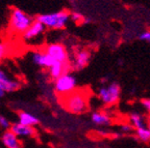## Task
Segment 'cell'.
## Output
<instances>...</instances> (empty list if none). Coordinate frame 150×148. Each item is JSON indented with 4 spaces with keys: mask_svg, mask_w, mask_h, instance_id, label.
<instances>
[{
    "mask_svg": "<svg viewBox=\"0 0 150 148\" xmlns=\"http://www.w3.org/2000/svg\"><path fill=\"white\" fill-rule=\"evenodd\" d=\"M62 98L63 107L72 114H82L89 109V93L86 90L75 89Z\"/></svg>",
    "mask_w": 150,
    "mask_h": 148,
    "instance_id": "obj_1",
    "label": "cell"
},
{
    "mask_svg": "<svg viewBox=\"0 0 150 148\" xmlns=\"http://www.w3.org/2000/svg\"><path fill=\"white\" fill-rule=\"evenodd\" d=\"M37 20L42 22L45 27L53 30L64 29L67 26L70 20V14L67 10H59V12L48 13L37 17Z\"/></svg>",
    "mask_w": 150,
    "mask_h": 148,
    "instance_id": "obj_2",
    "label": "cell"
},
{
    "mask_svg": "<svg viewBox=\"0 0 150 148\" xmlns=\"http://www.w3.org/2000/svg\"><path fill=\"white\" fill-rule=\"evenodd\" d=\"M33 20L28 14L20 8H13L9 14V28L15 33L23 34L30 25Z\"/></svg>",
    "mask_w": 150,
    "mask_h": 148,
    "instance_id": "obj_3",
    "label": "cell"
},
{
    "mask_svg": "<svg viewBox=\"0 0 150 148\" xmlns=\"http://www.w3.org/2000/svg\"><path fill=\"white\" fill-rule=\"evenodd\" d=\"M77 80L70 72L62 75L59 78L54 80V90L61 96L69 94L76 89Z\"/></svg>",
    "mask_w": 150,
    "mask_h": 148,
    "instance_id": "obj_4",
    "label": "cell"
},
{
    "mask_svg": "<svg viewBox=\"0 0 150 148\" xmlns=\"http://www.w3.org/2000/svg\"><path fill=\"white\" fill-rule=\"evenodd\" d=\"M120 94H121V88L119 84L116 82L102 86L99 88L98 96L100 101L106 106H112L119 102Z\"/></svg>",
    "mask_w": 150,
    "mask_h": 148,
    "instance_id": "obj_5",
    "label": "cell"
},
{
    "mask_svg": "<svg viewBox=\"0 0 150 148\" xmlns=\"http://www.w3.org/2000/svg\"><path fill=\"white\" fill-rule=\"evenodd\" d=\"M21 87V82L17 78L11 76L5 68L0 67V88L5 93L15 92Z\"/></svg>",
    "mask_w": 150,
    "mask_h": 148,
    "instance_id": "obj_6",
    "label": "cell"
},
{
    "mask_svg": "<svg viewBox=\"0 0 150 148\" xmlns=\"http://www.w3.org/2000/svg\"><path fill=\"white\" fill-rule=\"evenodd\" d=\"M45 51L56 62L69 63V53L64 45L59 44V43L49 44L45 48Z\"/></svg>",
    "mask_w": 150,
    "mask_h": 148,
    "instance_id": "obj_7",
    "label": "cell"
},
{
    "mask_svg": "<svg viewBox=\"0 0 150 148\" xmlns=\"http://www.w3.org/2000/svg\"><path fill=\"white\" fill-rule=\"evenodd\" d=\"M91 59V53L88 50H79L75 53L72 61H71V70L81 71L87 66Z\"/></svg>",
    "mask_w": 150,
    "mask_h": 148,
    "instance_id": "obj_8",
    "label": "cell"
},
{
    "mask_svg": "<svg viewBox=\"0 0 150 148\" xmlns=\"http://www.w3.org/2000/svg\"><path fill=\"white\" fill-rule=\"evenodd\" d=\"M30 59L35 65L40 67H43V68H49L52 64L56 62L53 58L50 57L47 52L45 51H33V53L30 54Z\"/></svg>",
    "mask_w": 150,
    "mask_h": 148,
    "instance_id": "obj_9",
    "label": "cell"
},
{
    "mask_svg": "<svg viewBox=\"0 0 150 148\" xmlns=\"http://www.w3.org/2000/svg\"><path fill=\"white\" fill-rule=\"evenodd\" d=\"M45 29H46V27L42 22H40L39 20H35L33 23L30 25V27L22 34V36H23V39L25 42H33L38 37H40L41 35H43V33L45 32Z\"/></svg>",
    "mask_w": 150,
    "mask_h": 148,
    "instance_id": "obj_10",
    "label": "cell"
},
{
    "mask_svg": "<svg viewBox=\"0 0 150 148\" xmlns=\"http://www.w3.org/2000/svg\"><path fill=\"white\" fill-rule=\"evenodd\" d=\"M1 143L5 148H22L21 139L11 130L4 131L1 135Z\"/></svg>",
    "mask_w": 150,
    "mask_h": 148,
    "instance_id": "obj_11",
    "label": "cell"
},
{
    "mask_svg": "<svg viewBox=\"0 0 150 148\" xmlns=\"http://www.w3.org/2000/svg\"><path fill=\"white\" fill-rule=\"evenodd\" d=\"M11 131L17 135L20 139H25V138H30L35 135L33 126L22 124L20 122H15L11 126Z\"/></svg>",
    "mask_w": 150,
    "mask_h": 148,
    "instance_id": "obj_12",
    "label": "cell"
},
{
    "mask_svg": "<svg viewBox=\"0 0 150 148\" xmlns=\"http://www.w3.org/2000/svg\"><path fill=\"white\" fill-rule=\"evenodd\" d=\"M71 70L70 62L69 63H63V62H55L54 64H52L51 66L48 68V73L51 79L56 80L57 78L62 76V75L69 73V71Z\"/></svg>",
    "mask_w": 150,
    "mask_h": 148,
    "instance_id": "obj_13",
    "label": "cell"
},
{
    "mask_svg": "<svg viewBox=\"0 0 150 148\" xmlns=\"http://www.w3.org/2000/svg\"><path fill=\"white\" fill-rule=\"evenodd\" d=\"M18 122L25 125H29V126H35L37 124H39L40 120L35 114L27 111H21L18 114Z\"/></svg>",
    "mask_w": 150,
    "mask_h": 148,
    "instance_id": "obj_14",
    "label": "cell"
},
{
    "mask_svg": "<svg viewBox=\"0 0 150 148\" xmlns=\"http://www.w3.org/2000/svg\"><path fill=\"white\" fill-rule=\"evenodd\" d=\"M91 120L94 124L99 125V126H108L112 123V119L108 114L99 111L92 113Z\"/></svg>",
    "mask_w": 150,
    "mask_h": 148,
    "instance_id": "obj_15",
    "label": "cell"
},
{
    "mask_svg": "<svg viewBox=\"0 0 150 148\" xmlns=\"http://www.w3.org/2000/svg\"><path fill=\"white\" fill-rule=\"evenodd\" d=\"M129 120H130V124L136 130L140 128V127L147 126V119L144 117L143 114L139 113V112H132L129 115Z\"/></svg>",
    "mask_w": 150,
    "mask_h": 148,
    "instance_id": "obj_16",
    "label": "cell"
},
{
    "mask_svg": "<svg viewBox=\"0 0 150 148\" xmlns=\"http://www.w3.org/2000/svg\"><path fill=\"white\" fill-rule=\"evenodd\" d=\"M136 135L141 141L143 142H148L150 141V131L147 126L140 127L136 130Z\"/></svg>",
    "mask_w": 150,
    "mask_h": 148,
    "instance_id": "obj_17",
    "label": "cell"
},
{
    "mask_svg": "<svg viewBox=\"0 0 150 148\" xmlns=\"http://www.w3.org/2000/svg\"><path fill=\"white\" fill-rule=\"evenodd\" d=\"M12 124L13 123H11V121H9L4 115H1V114H0V128H2V130H4V131L11 130Z\"/></svg>",
    "mask_w": 150,
    "mask_h": 148,
    "instance_id": "obj_18",
    "label": "cell"
},
{
    "mask_svg": "<svg viewBox=\"0 0 150 148\" xmlns=\"http://www.w3.org/2000/svg\"><path fill=\"white\" fill-rule=\"evenodd\" d=\"M70 19L74 23H84V17L77 12H74L70 14Z\"/></svg>",
    "mask_w": 150,
    "mask_h": 148,
    "instance_id": "obj_19",
    "label": "cell"
},
{
    "mask_svg": "<svg viewBox=\"0 0 150 148\" xmlns=\"http://www.w3.org/2000/svg\"><path fill=\"white\" fill-rule=\"evenodd\" d=\"M7 54V45L5 43L0 40V60H2L3 58Z\"/></svg>",
    "mask_w": 150,
    "mask_h": 148,
    "instance_id": "obj_20",
    "label": "cell"
},
{
    "mask_svg": "<svg viewBox=\"0 0 150 148\" xmlns=\"http://www.w3.org/2000/svg\"><path fill=\"white\" fill-rule=\"evenodd\" d=\"M141 105L146 110V112L150 114V98H143L141 101Z\"/></svg>",
    "mask_w": 150,
    "mask_h": 148,
    "instance_id": "obj_21",
    "label": "cell"
},
{
    "mask_svg": "<svg viewBox=\"0 0 150 148\" xmlns=\"http://www.w3.org/2000/svg\"><path fill=\"white\" fill-rule=\"evenodd\" d=\"M139 38L141 40H143V42L150 43V31H144L143 33H141Z\"/></svg>",
    "mask_w": 150,
    "mask_h": 148,
    "instance_id": "obj_22",
    "label": "cell"
},
{
    "mask_svg": "<svg viewBox=\"0 0 150 148\" xmlns=\"http://www.w3.org/2000/svg\"><path fill=\"white\" fill-rule=\"evenodd\" d=\"M134 127L132 126V125L129 123V124H123L121 126V131L122 133H125V134H130L131 132H132V130H134Z\"/></svg>",
    "mask_w": 150,
    "mask_h": 148,
    "instance_id": "obj_23",
    "label": "cell"
},
{
    "mask_svg": "<svg viewBox=\"0 0 150 148\" xmlns=\"http://www.w3.org/2000/svg\"><path fill=\"white\" fill-rule=\"evenodd\" d=\"M147 127L149 128V131H150V114H149V116H148V118H147Z\"/></svg>",
    "mask_w": 150,
    "mask_h": 148,
    "instance_id": "obj_24",
    "label": "cell"
},
{
    "mask_svg": "<svg viewBox=\"0 0 150 148\" xmlns=\"http://www.w3.org/2000/svg\"><path fill=\"white\" fill-rule=\"evenodd\" d=\"M4 94H5V92L2 90V89H1V88H0V98H1V97H3V95H4Z\"/></svg>",
    "mask_w": 150,
    "mask_h": 148,
    "instance_id": "obj_25",
    "label": "cell"
}]
</instances>
